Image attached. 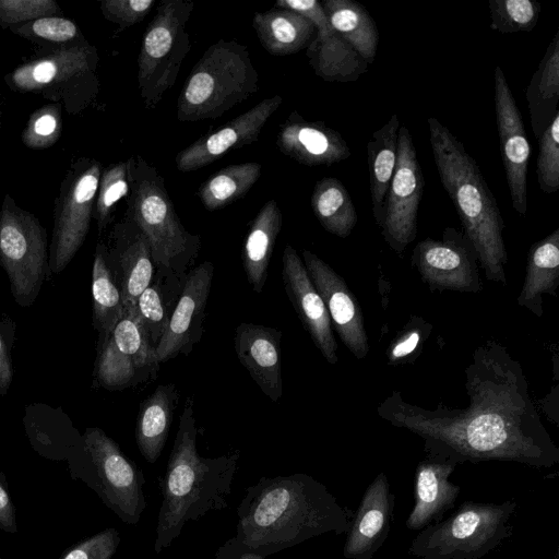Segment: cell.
Listing matches in <instances>:
<instances>
[{
  "instance_id": "ba28073f",
  "label": "cell",
  "mask_w": 559,
  "mask_h": 559,
  "mask_svg": "<svg viewBox=\"0 0 559 559\" xmlns=\"http://www.w3.org/2000/svg\"><path fill=\"white\" fill-rule=\"evenodd\" d=\"M514 500L465 501L448 518L420 530L408 548L418 559H481L512 534Z\"/></svg>"
},
{
  "instance_id": "4316f807",
  "label": "cell",
  "mask_w": 559,
  "mask_h": 559,
  "mask_svg": "<svg viewBox=\"0 0 559 559\" xmlns=\"http://www.w3.org/2000/svg\"><path fill=\"white\" fill-rule=\"evenodd\" d=\"M559 286V227L534 242L527 254L526 273L518 305L537 318L544 314L543 295L556 297Z\"/></svg>"
},
{
  "instance_id": "7bdbcfd3",
  "label": "cell",
  "mask_w": 559,
  "mask_h": 559,
  "mask_svg": "<svg viewBox=\"0 0 559 559\" xmlns=\"http://www.w3.org/2000/svg\"><path fill=\"white\" fill-rule=\"evenodd\" d=\"M431 331V325L423 318L414 317L391 342L386 350L389 365L413 361Z\"/></svg>"
},
{
  "instance_id": "4dcf8cb0",
  "label": "cell",
  "mask_w": 559,
  "mask_h": 559,
  "mask_svg": "<svg viewBox=\"0 0 559 559\" xmlns=\"http://www.w3.org/2000/svg\"><path fill=\"white\" fill-rule=\"evenodd\" d=\"M531 127L536 139L559 111V28L540 59L525 91Z\"/></svg>"
},
{
  "instance_id": "30bf717a",
  "label": "cell",
  "mask_w": 559,
  "mask_h": 559,
  "mask_svg": "<svg viewBox=\"0 0 559 559\" xmlns=\"http://www.w3.org/2000/svg\"><path fill=\"white\" fill-rule=\"evenodd\" d=\"M194 3L163 0L147 25L138 58V86L146 108L153 109L174 86L191 44L186 29Z\"/></svg>"
},
{
  "instance_id": "1f68e13d",
  "label": "cell",
  "mask_w": 559,
  "mask_h": 559,
  "mask_svg": "<svg viewBox=\"0 0 559 559\" xmlns=\"http://www.w3.org/2000/svg\"><path fill=\"white\" fill-rule=\"evenodd\" d=\"M400 120L393 114L388 122L372 133L367 143L372 214L380 228L382 209L397 158V132Z\"/></svg>"
},
{
  "instance_id": "7c38bea8",
  "label": "cell",
  "mask_w": 559,
  "mask_h": 559,
  "mask_svg": "<svg viewBox=\"0 0 559 559\" xmlns=\"http://www.w3.org/2000/svg\"><path fill=\"white\" fill-rule=\"evenodd\" d=\"M102 164L80 157L67 170L53 203L50 275L60 274L84 243L94 214Z\"/></svg>"
},
{
  "instance_id": "4fadbf2b",
  "label": "cell",
  "mask_w": 559,
  "mask_h": 559,
  "mask_svg": "<svg viewBox=\"0 0 559 559\" xmlns=\"http://www.w3.org/2000/svg\"><path fill=\"white\" fill-rule=\"evenodd\" d=\"M158 366L155 346L135 306L124 307L112 331L97 342L96 382L106 390H123L154 378Z\"/></svg>"
},
{
  "instance_id": "ac0fdd59",
  "label": "cell",
  "mask_w": 559,
  "mask_h": 559,
  "mask_svg": "<svg viewBox=\"0 0 559 559\" xmlns=\"http://www.w3.org/2000/svg\"><path fill=\"white\" fill-rule=\"evenodd\" d=\"M213 276L214 265L210 261L188 272L168 326L155 348L158 364L179 354L189 355L200 341Z\"/></svg>"
},
{
  "instance_id": "ee69618b",
  "label": "cell",
  "mask_w": 559,
  "mask_h": 559,
  "mask_svg": "<svg viewBox=\"0 0 559 559\" xmlns=\"http://www.w3.org/2000/svg\"><path fill=\"white\" fill-rule=\"evenodd\" d=\"M55 0H0V26L10 28L45 16H63Z\"/></svg>"
},
{
  "instance_id": "603a6c76",
  "label": "cell",
  "mask_w": 559,
  "mask_h": 559,
  "mask_svg": "<svg viewBox=\"0 0 559 559\" xmlns=\"http://www.w3.org/2000/svg\"><path fill=\"white\" fill-rule=\"evenodd\" d=\"M394 495L384 472L379 473L365 490L352 515L343 548L346 559H372L391 531Z\"/></svg>"
},
{
  "instance_id": "e0dca14e",
  "label": "cell",
  "mask_w": 559,
  "mask_h": 559,
  "mask_svg": "<svg viewBox=\"0 0 559 559\" xmlns=\"http://www.w3.org/2000/svg\"><path fill=\"white\" fill-rule=\"evenodd\" d=\"M274 7L300 13L313 23L316 35L306 55L319 78L328 82H354L368 71V62L333 29L320 2L278 0Z\"/></svg>"
},
{
  "instance_id": "7402d4cb",
  "label": "cell",
  "mask_w": 559,
  "mask_h": 559,
  "mask_svg": "<svg viewBox=\"0 0 559 559\" xmlns=\"http://www.w3.org/2000/svg\"><path fill=\"white\" fill-rule=\"evenodd\" d=\"M106 247L123 307L135 306L155 275L150 242L141 229L124 216L111 228Z\"/></svg>"
},
{
  "instance_id": "d6a6232c",
  "label": "cell",
  "mask_w": 559,
  "mask_h": 559,
  "mask_svg": "<svg viewBox=\"0 0 559 559\" xmlns=\"http://www.w3.org/2000/svg\"><path fill=\"white\" fill-rule=\"evenodd\" d=\"M333 29L371 64L377 56L379 31L369 11L353 0L320 2Z\"/></svg>"
},
{
  "instance_id": "5b68a950",
  "label": "cell",
  "mask_w": 559,
  "mask_h": 559,
  "mask_svg": "<svg viewBox=\"0 0 559 559\" xmlns=\"http://www.w3.org/2000/svg\"><path fill=\"white\" fill-rule=\"evenodd\" d=\"M124 216L147 238L155 273L186 277L198 258L200 237L185 228L164 177L141 155L134 156Z\"/></svg>"
},
{
  "instance_id": "44dd1931",
  "label": "cell",
  "mask_w": 559,
  "mask_h": 559,
  "mask_svg": "<svg viewBox=\"0 0 559 559\" xmlns=\"http://www.w3.org/2000/svg\"><path fill=\"white\" fill-rule=\"evenodd\" d=\"M282 278L286 295L316 347L329 364H336L337 344L328 310L301 258L290 245L283 252Z\"/></svg>"
},
{
  "instance_id": "e575fe53",
  "label": "cell",
  "mask_w": 559,
  "mask_h": 559,
  "mask_svg": "<svg viewBox=\"0 0 559 559\" xmlns=\"http://www.w3.org/2000/svg\"><path fill=\"white\" fill-rule=\"evenodd\" d=\"M310 204L321 226L340 238L348 237L358 222L352 197L336 178L325 177L317 181Z\"/></svg>"
},
{
  "instance_id": "52a82bcc",
  "label": "cell",
  "mask_w": 559,
  "mask_h": 559,
  "mask_svg": "<svg viewBox=\"0 0 559 559\" xmlns=\"http://www.w3.org/2000/svg\"><path fill=\"white\" fill-rule=\"evenodd\" d=\"M98 62L96 47L85 40L40 51L9 72L4 82L13 92L39 95L76 115L98 94Z\"/></svg>"
},
{
  "instance_id": "8d00e7d4",
  "label": "cell",
  "mask_w": 559,
  "mask_h": 559,
  "mask_svg": "<svg viewBox=\"0 0 559 559\" xmlns=\"http://www.w3.org/2000/svg\"><path fill=\"white\" fill-rule=\"evenodd\" d=\"M262 165H228L213 174L198 189V197L209 211L223 209L243 197L261 176Z\"/></svg>"
},
{
  "instance_id": "d4e9b609",
  "label": "cell",
  "mask_w": 559,
  "mask_h": 559,
  "mask_svg": "<svg viewBox=\"0 0 559 559\" xmlns=\"http://www.w3.org/2000/svg\"><path fill=\"white\" fill-rule=\"evenodd\" d=\"M281 338L280 330L253 323H240L234 336L238 360L273 402L283 394Z\"/></svg>"
},
{
  "instance_id": "7a4b0ae2",
  "label": "cell",
  "mask_w": 559,
  "mask_h": 559,
  "mask_svg": "<svg viewBox=\"0 0 559 559\" xmlns=\"http://www.w3.org/2000/svg\"><path fill=\"white\" fill-rule=\"evenodd\" d=\"M236 534L214 559L243 552L267 557L326 533L346 534L352 515L328 488L305 473L261 477L237 507Z\"/></svg>"
},
{
  "instance_id": "9c48e42d",
  "label": "cell",
  "mask_w": 559,
  "mask_h": 559,
  "mask_svg": "<svg viewBox=\"0 0 559 559\" xmlns=\"http://www.w3.org/2000/svg\"><path fill=\"white\" fill-rule=\"evenodd\" d=\"M68 463L72 478L94 490L122 522L139 523L147 506L144 475L104 430L86 428Z\"/></svg>"
},
{
  "instance_id": "b9f144b4",
  "label": "cell",
  "mask_w": 559,
  "mask_h": 559,
  "mask_svg": "<svg viewBox=\"0 0 559 559\" xmlns=\"http://www.w3.org/2000/svg\"><path fill=\"white\" fill-rule=\"evenodd\" d=\"M537 142V182L544 193L551 194L559 189V111Z\"/></svg>"
},
{
  "instance_id": "f546056e",
  "label": "cell",
  "mask_w": 559,
  "mask_h": 559,
  "mask_svg": "<svg viewBox=\"0 0 559 559\" xmlns=\"http://www.w3.org/2000/svg\"><path fill=\"white\" fill-rule=\"evenodd\" d=\"M178 400L175 384H162L140 405L135 441L147 463H155L164 450Z\"/></svg>"
},
{
  "instance_id": "ffe728a7",
  "label": "cell",
  "mask_w": 559,
  "mask_h": 559,
  "mask_svg": "<svg viewBox=\"0 0 559 559\" xmlns=\"http://www.w3.org/2000/svg\"><path fill=\"white\" fill-rule=\"evenodd\" d=\"M282 102L280 95L264 98L221 129L199 138L176 155L178 170L188 173L203 168L227 152L255 142Z\"/></svg>"
},
{
  "instance_id": "9a60e30c",
  "label": "cell",
  "mask_w": 559,
  "mask_h": 559,
  "mask_svg": "<svg viewBox=\"0 0 559 559\" xmlns=\"http://www.w3.org/2000/svg\"><path fill=\"white\" fill-rule=\"evenodd\" d=\"M412 265L435 292L480 293L483 281L476 251L462 230L447 227L441 239L425 238L412 254Z\"/></svg>"
},
{
  "instance_id": "c3c4849f",
  "label": "cell",
  "mask_w": 559,
  "mask_h": 559,
  "mask_svg": "<svg viewBox=\"0 0 559 559\" xmlns=\"http://www.w3.org/2000/svg\"><path fill=\"white\" fill-rule=\"evenodd\" d=\"M0 528L5 533L14 534L17 532V522L15 508L12 502L8 483L0 471Z\"/></svg>"
},
{
  "instance_id": "ab89813d",
  "label": "cell",
  "mask_w": 559,
  "mask_h": 559,
  "mask_svg": "<svg viewBox=\"0 0 559 559\" xmlns=\"http://www.w3.org/2000/svg\"><path fill=\"white\" fill-rule=\"evenodd\" d=\"M488 5L490 29L501 34L533 31L542 12L535 0H490Z\"/></svg>"
},
{
  "instance_id": "f6af8a7d",
  "label": "cell",
  "mask_w": 559,
  "mask_h": 559,
  "mask_svg": "<svg viewBox=\"0 0 559 559\" xmlns=\"http://www.w3.org/2000/svg\"><path fill=\"white\" fill-rule=\"evenodd\" d=\"M119 544V532L108 527L67 549L59 559H111Z\"/></svg>"
},
{
  "instance_id": "3957f363",
  "label": "cell",
  "mask_w": 559,
  "mask_h": 559,
  "mask_svg": "<svg viewBox=\"0 0 559 559\" xmlns=\"http://www.w3.org/2000/svg\"><path fill=\"white\" fill-rule=\"evenodd\" d=\"M193 403H185L174 445L162 481L154 550L162 552L181 534L185 524L210 511L227 508L239 452L203 457L197 448Z\"/></svg>"
},
{
  "instance_id": "8992f818",
  "label": "cell",
  "mask_w": 559,
  "mask_h": 559,
  "mask_svg": "<svg viewBox=\"0 0 559 559\" xmlns=\"http://www.w3.org/2000/svg\"><path fill=\"white\" fill-rule=\"evenodd\" d=\"M259 90V73L247 46L219 39L188 75L177 102L181 122L215 119Z\"/></svg>"
},
{
  "instance_id": "836d02e7",
  "label": "cell",
  "mask_w": 559,
  "mask_h": 559,
  "mask_svg": "<svg viewBox=\"0 0 559 559\" xmlns=\"http://www.w3.org/2000/svg\"><path fill=\"white\" fill-rule=\"evenodd\" d=\"M93 326L98 341L105 340L123 314L121 292L107 255V247L98 242L95 248L92 269Z\"/></svg>"
},
{
  "instance_id": "83f0119b",
  "label": "cell",
  "mask_w": 559,
  "mask_h": 559,
  "mask_svg": "<svg viewBox=\"0 0 559 559\" xmlns=\"http://www.w3.org/2000/svg\"><path fill=\"white\" fill-rule=\"evenodd\" d=\"M253 28L262 47L278 57L307 48L316 35V27L308 17L275 7L265 12H257Z\"/></svg>"
},
{
  "instance_id": "5bb4252c",
  "label": "cell",
  "mask_w": 559,
  "mask_h": 559,
  "mask_svg": "<svg viewBox=\"0 0 559 559\" xmlns=\"http://www.w3.org/2000/svg\"><path fill=\"white\" fill-rule=\"evenodd\" d=\"M424 186L413 136L402 124L397 132L396 165L385 194L380 226L384 241L397 254H402L416 238Z\"/></svg>"
},
{
  "instance_id": "bcb514c9",
  "label": "cell",
  "mask_w": 559,
  "mask_h": 559,
  "mask_svg": "<svg viewBox=\"0 0 559 559\" xmlns=\"http://www.w3.org/2000/svg\"><path fill=\"white\" fill-rule=\"evenodd\" d=\"M154 4L155 0H104L100 11L107 21L126 28L144 20Z\"/></svg>"
},
{
  "instance_id": "60d3db41",
  "label": "cell",
  "mask_w": 559,
  "mask_h": 559,
  "mask_svg": "<svg viewBox=\"0 0 559 559\" xmlns=\"http://www.w3.org/2000/svg\"><path fill=\"white\" fill-rule=\"evenodd\" d=\"M61 133V106L51 103L39 107L29 116L21 140L31 150H45L51 147Z\"/></svg>"
},
{
  "instance_id": "f35d334b",
  "label": "cell",
  "mask_w": 559,
  "mask_h": 559,
  "mask_svg": "<svg viewBox=\"0 0 559 559\" xmlns=\"http://www.w3.org/2000/svg\"><path fill=\"white\" fill-rule=\"evenodd\" d=\"M14 35L52 50L85 41L76 25L64 16H45L9 28Z\"/></svg>"
},
{
  "instance_id": "d6986e66",
  "label": "cell",
  "mask_w": 559,
  "mask_h": 559,
  "mask_svg": "<svg viewBox=\"0 0 559 559\" xmlns=\"http://www.w3.org/2000/svg\"><path fill=\"white\" fill-rule=\"evenodd\" d=\"M301 255L309 277L323 299L332 328L357 359L365 358L369 342L359 302L325 261L309 250H302Z\"/></svg>"
},
{
  "instance_id": "484cf974",
  "label": "cell",
  "mask_w": 559,
  "mask_h": 559,
  "mask_svg": "<svg viewBox=\"0 0 559 559\" xmlns=\"http://www.w3.org/2000/svg\"><path fill=\"white\" fill-rule=\"evenodd\" d=\"M456 465L426 457L417 464L415 471V503L405 525L408 530L419 531L438 522L453 508L461 487L449 480Z\"/></svg>"
},
{
  "instance_id": "7dc6e473",
  "label": "cell",
  "mask_w": 559,
  "mask_h": 559,
  "mask_svg": "<svg viewBox=\"0 0 559 559\" xmlns=\"http://www.w3.org/2000/svg\"><path fill=\"white\" fill-rule=\"evenodd\" d=\"M15 323L10 318L0 320V395H7L13 379L12 346Z\"/></svg>"
},
{
  "instance_id": "74e56055",
  "label": "cell",
  "mask_w": 559,
  "mask_h": 559,
  "mask_svg": "<svg viewBox=\"0 0 559 559\" xmlns=\"http://www.w3.org/2000/svg\"><path fill=\"white\" fill-rule=\"evenodd\" d=\"M133 160L134 156L102 170L93 214L99 235L111 222L116 204L130 193Z\"/></svg>"
},
{
  "instance_id": "f1b7e54d",
  "label": "cell",
  "mask_w": 559,
  "mask_h": 559,
  "mask_svg": "<svg viewBox=\"0 0 559 559\" xmlns=\"http://www.w3.org/2000/svg\"><path fill=\"white\" fill-rule=\"evenodd\" d=\"M283 223L276 200H269L251 222L245 239L241 260L247 281L261 293L266 278L273 249Z\"/></svg>"
},
{
  "instance_id": "f907efd6",
  "label": "cell",
  "mask_w": 559,
  "mask_h": 559,
  "mask_svg": "<svg viewBox=\"0 0 559 559\" xmlns=\"http://www.w3.org/2000/svg\"><path fill=\"white\" fill-rule=\"evenodd\" d=\"M1 119H2V105H1V100H0V130H1Z\"/></svg>"
},
{
  "instance_id": "277c9868",
  "label": "cell",
  "mask_w": 559,
  "mask_h": 559,
  "mask_svg": "<svg viewBox=\"0 0 559 559\" xmlns=\"http://www.w3.org/2000/svg\"><path fill=\"white\" fill-rule=\"evenodd\" d=\"M429 141L442 187L450 197L488 281L507 285L504 222L483 173L463 143L437 118L427 120Z\"/></svg>"
},
{
  "instance_id": "8fae6325",
  "label": "cell",
  "mask_w": 559,
  "mask_h": 559,
  "mask_svg": "<svg viewBox=\"0 0 559 559\" xmlns=\"http://www.w3.org/2000/svg\"><path fill=\"white\" fill-rule=\"evenodd\" d=\"M0 265L5 271L14 301L32 306L51 276L46 228L37 216L5 194L0 210Z\"/></svg>"
},
{
  "instance_id": "2e32d148",
  "label": "cell",
  "mask_w": 559,
  "mask_h": 559,
  "mask_svg": "<svg viewBox=\"0 0 559 559\" xmlns=\"http://www.w3.org/2000/svg\"><path fill=\"white\" fill-rule=\"evenodd\" d=\"M495 110L500 154L512 207L527 213V167L531 146L523 118L500 66L495 69Z\"/></svg>"
},
{
  "instance_id": "cb8c5ba5",
  "label": "cell",
  "mask_w": 559,
  "mask_h": 559,
  "mask_svg": "<svg viewBox=\"0 0 559 559\" xmlns=\"http://www.w3.org/2000/svg\"><path fill=\"white\" fill-rule=\"evenodd\" d=\"M276 146L305 166H331L347 159L350 148L344 138L322 121H308L292 112L281 124Z\"/></svg>"
},
{
  "instance_id": "816d5d0a",
  "label": "cell",
  "mask_w": 559,
  "mask_h": 559,
  "mask_svg": "<svg viewBox=\"0 0 559 559\" xmlns=\"http://www.w3.org/2000/svg\"><path fill=\"white\" fill-rule=\"evenodd\" d=\"M0 559H1V556H0Z\"/></svg>"
},
{
  "instance_id": "d590c367",
  "label": "cell",
  "mask_w": 559,
  "mask_h": 559,
  "mask_svg": "<svg viewBox=\"0 0 559 559\" xmlns=\"http://www.w3.org/2000/svg\"><path fill=\"white\" fill-rule=\"evenodd\" d=\"M185 280L186 277H164L155 273L153 281L135 302V310L155 348L168 326Z\"/></svg>"
},
{
  "instance_id": "6da1fadb",
  "label": "cell",
  "mask_w": 559,
  "mask_h": 559,
  "mask_svg": "<svg viewBox=\"0 0 559 559\" xmlns=\"http://www.w3.org/2000/svg\"><path fill=\"white\" fill-rule=\"evenodd\" d=\"M465 377L469 403L464 408H425L393 391L377 414L421 438L427 457L435 461H501L536 468L559 463V448L531 400L522 366L507 346L495 340L477 346Z\"/></svg>"
},
{
  "instance_id": "681fc988",
  "label": "cell",
  "mask_w": 559,
  "mask_h": 559,
  "mask_svg": "<svg viewBox=\"0 0 559 559\" xmlns=\"http://www.w3.org/2000/svg\"><path fill=\"white\" fill-rule=\"evenodd\" d=\"M266 557L253 552H243L235 557L234 559H265Z\"/></svg>"
}]
</instances>
